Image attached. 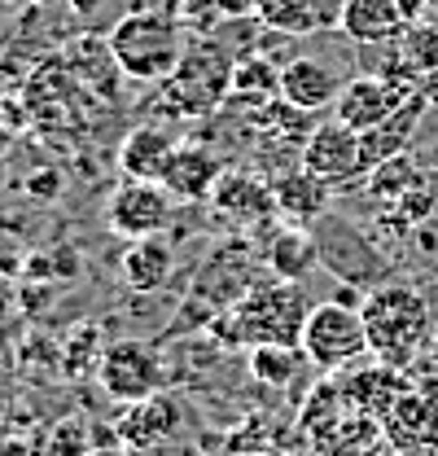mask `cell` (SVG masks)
I'll use <instances>...</instances> for the list:
<instances>
[{
  "label": "cell",
  "instance_id": "7402d4cb",
  "mask_svg": "<svg viewBox=\"0 0 438 456\" xmlns=\"http://www.w3.org/2000/svg\"><path fill=\"white\" fill-rule=\"evenodd\" d=\"M250 13L255 22H264L268 31H280V36H312L328 22L320 0H250Z\"/></svg>",
  "mask_w": 438,
  "mask_h": 456
},
{
  "label": "cell",
  "instance_id": "4dcf8cb0",
  "mask_svg": "<svg viewBox=\"0 0 438 456\" xmlns=\"http://www.w3.org/2000/svg\"><path fill=\"white\" fill-rule=\"evenodd\" d=\"M430 342H434V360H438V334H434V338H430Z\"/></svg>",
  "mask_w": 438,
  "mask_h": 456
},
{
  "label": "cell",
  "instance_id": "f1b7e54d",
  "mask_svg": "<svg viewBox=\"0 0 438 456\" xmlns=\"http://www.w3.org/2000/svg\"><path fill=\"white\" fill-rule=\"evenodd\" d=\"M88 456H127V448H123V444H118V448H93Z\"/></svg>",
  "mask_w": 438,
  "mask_h": 456
},
{
  "label": "cell",
  "instance_id": "d4e9b609",
  "mask_svg": "<svg viewBox=\"0 0 438 456\" xmlns=\"http://www.w3.org/2000/svg\"><path fill=\"white\" fill-rule=\"evenodd\" d=\"M88 426L84 421H57L53 435H49V456H88Z\"/></svg>",
  "mask_w": 438,
  "mask_h": 456
},
{
  "label": "cell",
  "instance_id": "f546056e",
  "mask_svg": "<svg viewBox=\"0 0 438 456\" xmlns=\"http://www.w3.org/2000/svg\"><path fill=\"white\" fill-rule=\"evenodd\" d=\"M9 180V163H4V154H0V184Z\"/></svg>",
  "mask_w": 438,
  "mask_h": 456
},
{
  "label": "cell",
  "instance_id": "7c38bea8",
  "mask_svg": "<svg viewBox=\"0 0 438 456\" xmlns=\"http://www.w3.org/2000/svg\"><path fill=\"white\" fill-rule=\"evenodd\" d=\"M342 88H346V79L320 57H294L280 66V102L294 106L298 114L333 110Z\"/></svg>",
  "mask_w": 438,
  "mask_h": 456
},
{
  "label": "cell",
  "instance_id": "e0dca14e",
  "mask_svg": "<svg viewBox=\"0 0 438 456\" xmlns=\"http://www.w3.org/2000/svg\"><path fill=\"white\" fill-rule=\"evenodd\" d=\"M175 136L158 123H136L132 132H123L118 141V171L132 180H163L166 163L175 154Z\"/></svg>",
  "mask_w": 438,
  "mask_h": 456
},
{
  "label": "cell",
  "instance_id": "83f0119b",
  "mask_svg": "<svg viewBox=\"0 0 438 456\" xmlns=\"http://www.w3.org/2000/svg\"><path fill=\"white\" fill-rule=\"evenodd\" d=\"M9 303H13V289H9V281H0V321H4V312H9Z\"/></svg>",
  "mask_w": 438,
  "mask_h": 456
},
{
  "label": "cell",
  "instance_id": "8fae6325",
  "mask_svg": "<svg viewBox=\"0 0 438 456\" xmlns=\"http://www.w3.org/2000/svg\"><path fill=\"white\" fill-rule=\"evenodd\" d=\"M211 211L232 228H259L276 216L272 180H259L255 171H223L211 193Z\"/></svg>",
  "mask_w": 438,
  "mask_h": 456
},
{
  "label": "cell",
  "instance_id": "277c9868",
  "mask_svg": "<svg viewBox=\"0 0 438 456\" xmlns=\"http://www.w3.org/2000/svg\"><path fill=\"white\" fill-rule=\"evenodd\" d=\"M232 66L237 57L228 53V45L215 36H193L184 45V53L175 61V70L166 75V97L175 102V110L184 114H211L228 102L232 93Z\"/></svg>",
  "mask_w": 438,
  "mask_h": 456
},
{
  "label": "cell",
  "instance_id": "52a82bcc",
  "mask_svg": "<svg viewBox=\"0 0 438 456\" xmlns=\"http://www.w3.org/2000/svg\"><path fill=\"white\" fill-rule=\"evenodd\" d=\"M408 97H417V75L399 61V70H390V75L382 70V75H355V79H346V88L333 102V118H342L355 132H373Z\"/></svg>",
  "mask_w": 438,
  "mask_h": 456
},
{
  "label": "cell",
  "instance_id": "30bf717a",
  "mask_svg": "<svg viewBox=\"0 0 438 456\" xmlns=\"http://www.w3.org/2000/svg\"><path fill=\"white\" fill-rule=\"evenodd\" d=\"M303 167L325 175L328 184L364 175V141H360V132L346 127L342 118H325L320 127H312L303 136Z\"/></svg>",
  "mask_w": 438,
  "mask_h": 456
},
{
  "label": "cell",
  "instance_id": "44dd1931",
  "mask_svg": "<svg viewBox=\"0 0 438 456\" xmlns=\"http://www.w3.org/2000/svg\"><path fill=\"white\" fill-rule=\"evenodd\" d=\"M320 264V246H316V232H307V228H280L272 237V246H268V268H272V277L280 281H303L312 268Z\"/></svg>",
  "mask_w": 438,
  "mask_h": 456
},
{
  "label": "cell",
  "instance_id": "7a4b0ae2",
  "mask_svg": "<svg viewBox=\"0 0 438 456\" xmlns=\"http://www.w3.org/2000/svg\"><path fill=\"white\" fill-rule=\"evenodd\" d=\"M114 66L127 79L141 84H166V75L175 70V61L184 53V31L171 13L158 9H136L127 18H118L106 36Z\"/></svg>",
  "mask_w": 438,
  "mask_h": 456
},
{
  "label": "cell",
  "instance_id": "8992f818",
  "mask_svg": "<svg viewBox=\"0 0 438 456\" xmlns=\"http://www.w3.org/2000/svg\"><path fill=\"white\" fill-rule=\"evenodd\" d=\"M175 207H180V198L166 189L163 180H132V175H123L106 202V224L123 241L158 237V232H166L175 224Z\"/></svg>",
  "mask_w": 438,
  "mask_h": 456
},
{
  "label": "cell",
  "instance_id": "484cf974",
  "mask_svg": "<svg viewBox=\"0 0 438 456\" xmlns=\"http://www.w3.org/2000/svg\"><path fill=\"white\" fill-rule=\"evenodd\" d=\"M184 22L193 36H215L223 27V0H184Z\"/></svg>",
  "mask_w": 438,
  "mask_h": 456
},
{
  "label": "cell",
  "instance_id": "d6986e66",
  "mask_svg": "<svg viewBox=\"0 0 438 456\" xmlns=\"http://www.w3.org/2000/svg\"><path fill=\"white\" fill-rule=\"evenodd\" d=\"M421 114H426V97L417 93V97H408L399 110L390 114L385 123H377L373 132H360V141H364V175L403 154V145L412 141V132H417Z\"/></svg>",
  "mask_w": 438,
  "mask_h": 456
},
{
  "label": "cell",
  "instance_id": "ac0fdd59",
  "mask_svg": "<svg viewBox=\"0 0 438 456\" xmlns=\"http://www.w3.org/2000/svg\"><path fill=\"white\" fill-rule=\"evenodd\" d=\"M171 268H175V250L166 241V232L158 237H141L123 250V264H118V277L127 289L136 294H150V289H163L171 281Z\"/></svg>",
  "mask_w": 438,
  "mask_h": 456
},
{
  "label": "cell",
  "instance_id": "9c48e42d",
  "mask_svg": "<svg viewBox=\"0 0 438 456\" xmlns=\"http://www.w3.org/2000/svg\"><path fill=\"white\" fill-rule=\"evenodd\" d=\"M189 426V412L180 395L158 391V395L141 399V403H123V417L114 421V439L136 452V448H158V444H175Z\"/></svg>",
  "mask_w": 438,
  "mask_h": 456
},
{
  "label": "cell",
  "instance_id": "2e32d148",
  "mask_svg": "<svg viewBox=\"0 0 438 456\" xmlns=\"http://www.w3.org/2000/svg\"><path fill=\"white\" fill-rule=\"evenodd\" d=\"M337 31L355 45H394L408 31V22H403L394 0H342Z\"/></svg>",
  "mask_w": 438,
  "mask_h": 456
},
{
  "label": "cell",
  "instance_id": "5b68a950",
  "mask_svg": "<svg viewBox=\"0 0 438 456\" xmlns=\"http://www.w3.org/2000/svg\"><path fill=\"white\" fill-rule=\"evenodd\" d=\"M307 298L298 281H276V285H250L246 298L228 312L232 316V338L246 346L259 342H298L303 338V321H307Z\"/></svg>",
  "mask_w": 438,
  "mask_h": 456
},
{
  "label": "cell",
  "instance_id": "9a60e30c",
  "mask_svg": "<svg viewBox=\"0 0 438 456\" xmlns=\"http://www.w3.org/2000/svg\"><path fill=\"white\" fill-rule=\"evenodd\" d=\"M272 198H276V216H285L289 224H298V228H316L328 216L333 184H328L325 175H316V171L294 167L272 180Z\"/></svg>",
  "mask_w": 438,
  "mask_h": 456
},
{
  "label": "cell",
  "instance_id": "603a6c76",
  "mask_svg": "<svg viewBox=\"0 0 438 456\" xmlns=\"http://www.w3.org/2000/svg\"><path fill=\"white\" fill-rule=\"evenodd\" d=\"M303 364H307V355H303L298 342H259V346H250V373L264 387H276V391L294 387Z\"/></svg>",
  "mask_w": 438,
  "mask_h": 456
},
{
  "label": "cell",
  "instance_id": "ffe728a7",
  "mask_svg": "<svg viewBox=\"0 0 438 456\" xmlns=\"http://www.w3.org/2000/svg\"><path fill=\"white\" fill-rule=\"evenodd\" d=\"M272 102H280V66H272L264 53L237 57L232 93L223 106H272Z\"/></svg>",
  "mask_w": 438,
  "mask_h": 456
},
{
  "label": "cell",
  "instance_id": "6da1fadb",
  "mask_svg": "<svg viewBox=\"0 0 438 456\" xmlns=\"http://www.w3.org/2000/svg\"><path fill=\"white\" fill-rule=\"evenodd\" d=\"M360 316L369 330L373 360L390 364V369H408L434 338V312H430L426 294L403 281L373 285L360 298Z\"/></svg>",
  "mask_w": 438,
  "mask_h": 456
},
{
  "label": "cell",
  "instance_id": "4fadbf2b",
  "mask_svg": "<svg viewBox=\"0 0 438 456\" xmlns=\"http://www.w3.org/2000/svg\"><path fill=\"white\" fill-rule=\"evenodd\" d=\"M382 421L394 448L438 444V382L403 387V395L390 403V412H385Z\"/></svg>",
  "mask_w": 438,
  "mask_h": 456
},
{
  "label": "cell",
  "instance_id": "5bb4252c",
  "mask_svg": "<svg viewBox=\"0 0 438 456\" xmlns=\"http://www.w3.org/2000/svg\"><path fill=\"white\" fill-rule=\"evenodd\" d=\"M223 159L202 141H180L171 163L163 171V184L180 198V202H211L219 175H223Z\"/></svg>",
  "mask_w": 438,
  "mask_h": 456
},
{
  "label": "cell",
  "instance_id": "ba28073f",
  "mask_svg": "<svg viewBox=\"0 0 438 456\" xmlns=\"http://www.w3.org/2000/svg\"><path fill=\"white\" fill-rule=\"evenodd\" d=\"M97 382L118 403H141V399L163 391V360L141 338L110 342V346H101V360H97Z\"/></svg>",
  "mask_w": 438,
  "mask_h": 456
},
{
  "label": "cell",
  "instance_id": "4316f807",
  "mask_svg": "<svg viewBox=\"0 0 438 456\" xmlns=\"http://www.w3.org/2000/svg\"><path fill=\"white\" fill-rule=\"evenodd\" d=\"M394 4H399V13H403V22H408V27L430 18V0H394Z\"/></svg>",
  "mask_w": 438,
  "mask_h": 456
},
{
  "label": "cell",
  "instance_id": "cb8c5ba5",
  "mask_svg": "<svg viewBox=\"0 0 438 456\" xmlns=\"http://www.w3.org/2000/svg\"><path fill=\"white\" fill-rule=\"evenodd\" d=\"M399 61L421 79V75H438V22L426 18V22H412L399 40Z\"/></svg>",
  "mask_w": 438,
  "mask_h": 456
},
{
  "label": "cell",
  "instance_id": "3957f363",
  "mask_svg": "<svg viewBox=\"0 0 438 456\" xmlns=\"http://www.w3.org/2000/svg\"><path fill=\"white\" fill-rule=\"evenodd\" d=\"M298 346L316 373H346V369L364 364L373 351H369V330H364L360 303H342V298L316 303L303 321Z\"/></svg>",
  "mask_w": 438,
  "mask_h": 456
}]
</instances>
